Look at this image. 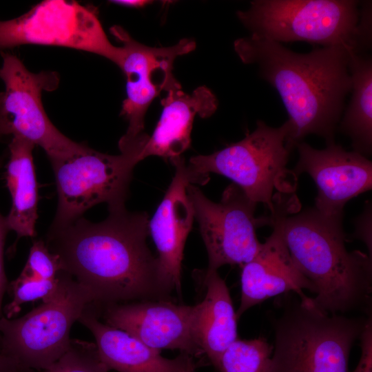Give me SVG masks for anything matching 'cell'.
<instances>
[{"label":"cell","mask_w":372,"mask_h":372,"mask_svg":"<svg viewBox=\"0 0 372 372\" xmlns=\"http://www.w3.org/2000/svg\"><path fill=\"white\" fill-rule=\"evenodd\" d=\"M108 211L100 223L82 216L49 228L45 242L58 256L61 271L88 290L99 310L114 304L169 300L157 258L147 244V213L130 212L125 206Z\"/></svg>","instance_id":"6da1fadb"},{"label":"cell","mask_w":372,"mask_h":372,"mask_svg":"<svg viewBox=\"0 0 372 372\" xmlns=\"http://www.w3.org/2000/svg\"><path fill=\"white\" fill-rule=\"evenodd\" d=\"M245 64L255 65L259 76L279 94L288 114L287 147L292 151L309 134L335 141V134L351 89L350 48H316L298 53L282 43L249 35L234 43Z\"/></svg>","instance_id":"7a4b0ae2"},{"label":"cell","mask_w":372,"mask_h":372,"mask_svg":"<svg viewBox=\"0 0 372 372\" xmlns=\"http://www.w3.org/2000/svg\"><path fill=\"white\" fill-rule=\"evenodd\" d=\"M273 199L269 225L279 229L294 264L314 286L316 304L329 313L371 315V256L347 251L343 216H327L314 207L289 216L291 198Z\"/></svg>","instance_id":"3957f363"},{"label":"cell","mask_w":372,"mask_h":372,"mask_svg":"<svg viewBox=\"0 0 372 372\" xmlns=\"http://www.w3.org/2000/svg\"><path fill=\"white\" fill-rule=\"evenodd\" d=\"M237 17L256 38L282 43L342 45L364 53L371 45V13L354 0H254Z\"/></svg>","instance_id":"277c9868"},{"label":"cell","mask_w":372,"mask_h":372,"mask_svg":"<svg viewBox=\"0 0 372 372\" xmlns=\"http://www.w3.org/2000/svg\"><path fill=\"white\" fill-rule=\"evenodd\" d=\"M297 295L273 320L268 372H349L351 349L371 315L329 313L304 293Z\"/></svg>","instance_id":"5b68a950"},{"label":"cell","mask_w":372,"mask_h":372,"mask_svg":"<svg viewBox=\"0 0 372 372\" xmlns=\"http://www.w3.org/2000/svg\"><path fill=\"white\" fill-rule=\"evenodd\" d=\"M54 295L17 319L0 318V352L31 370L43 371L70 348V334L86 307L93 302L88 290L70 275L58 273Z\"/></svg>","instance_id":"8992f818"},{"label":"cell","mask_w":372,"mask_h":372,"mask_svg":"<svg viewBox=\"0 0 372 372\" xmlns=\"http://www.w3.org/2000/svg\"><path fill=\"white\" fill-rule=\"evenodd\" d=\"M143 150L124 148L119 154L110 155L81 143L71 155L51 161L58 205L50 227L66 225L101 203H107L108 209L125 206L133 169L141 161Z\"/></svg>","instance_id":"52a82bcc"},{"label":"cell","mask_w":372,"mask_h":372,"mask_svg":"<svg viewBox=\"0 0 372 372\" xmlns=\"http://www.w3.org/2000/svg\"><path fill=\"white\" fill-rule=\"evenodd\" d=\"M287 121L278 127L258 120L245 137L208 155L192 156L187 167L195 184L205 185L215 173L231 179L253 202L273 211V189L286 172L291 150L286 145Z\"/></svg>","instance_id":"ba28073f"},{"label":"cell","mask_w":372,"mask_h":372,"mask_svg":"<svg viewBox=\"0 0 372 372\" xmlns=\"http://www.w3.org/2000/svg\"><path fill=\"white\" fill-rule=\"evenodd\" d=\"M0 141L7 136L20 137L41 147L50 161L64 158L81 145L63 134L51 122L42 103L43 91L56 90V72L34 73L14 54L0 52Z\"/></svg>","instance_id":"9c48e42d"},{"label":"cell","mask_w":372,"mask_h":372,"mask_svg":"<svg viewBox=\"0 0 372 372\" xmlns=\"http://www.w3.org/2000/svg\"><path fill=\"white\" fill-rule=\"evenodd\" d=\"M28 44L90 52L115 65L120 54L96 10L74 1H43L19 17L0 20V50Z\"/></svg>","instance_id":"30bf717a"},{"label":"cell","mask_w":372,"mask_h":372,"mask_svg":"<svg viewBox=\"0 0 372 372\" xmlns=\"http://www.w3.org/2000/svg\"><path fill=\"white\" fill-rule=\"evenodd\" d=\"M110 32L122 44L116 65L126 79L127 96L121 115L128 127L118 147L145 144L149 137L144 132L147 109L162 91L179 84L172 73L174 63L178 56L194 51L196 42L183 39L172 46L154 48L136 41L119 25L112 26Z\"/></svg>","instance_id":"8fae6325"},{"label":"cell","mask_w":372,"mask_h":372,"mask_svg":"<svg viewBox=\"0 0 372 372\" xmlns=\"http://www.w3.org/2000/svg\"><path fill=\"white\" fill-rule=\"evenodd\" d=\"M187 192L207 249V269L218 270L225 265L242 266L249 262L262 245L256 228L269 224L268 217H255L257 204L234 183L225 188L218 203L192 183Z\"/></svg>","instance_id":"7c38bea8"},{"label":"cell","mask_w":372,"mask_h":372,"mask_svg":"<svg viewBox=\"0 0 372 372\" xmlns=\"http://www.w3.org/2000/svg\"><path fill=\"white\" fill-rule=\"evenodd\" d=\"M322 149L302 141L296 145L298 161L293 172L308 174L316 185L314 208L327 216H343L351 198L371 189L372 163L354 151L331 141Z\"/></svg>","instance_id":"4fadbf2b"},{"label":"cell","mask_w":372,"mask_h":372,"mask_svg":"<svg viewBox=\"0 0 372 372\" xmlns=\"http://www.w3.org/2000/svg\"><path fill=\"white\" fill-rule=\"evenodd\" d=\"M193 306L169 300L118 303L100 309L105 323L123 330L158 351L178 349L192 356L203 353L192 331Z\"/></svg>","instance_id":"5bb4252c"},{"label":"cell","mask_w":372,"mask_h":372,"mask_svg":"<svg viewBox=\"0 0 372 372\" xmlns=\"http://www.w3.org/2000/svg\"><path fill=\"white\" fill-rule=\"evenodd\" d=\"M171 163L175 174L149 220V231L158 252L161 283L169 293L174 289L180 293L183 250L194 218L187 187L189 183L194 184V180L183 156L174 158Z\"/></svg>","instance_id":"9a60e30c"},{"label":"cell","mask_w":372,"mask_h":372,"mask_svg":"<svg viewBox=\"0 0 372 372\" xmlns=\"http://www.w3.org/2000/svg\"><path fill=\"white\" fill-rule=\"evenodd\" d=\"M256 255L242 266L241 298L236 312L237 320L251 307L264 300L289 292L316 293L312 283L294 264L277 227Z\"/></svg>","instance_id":"2e32d148"},{"label":"cell","mask_w":372,"mask_h":372,"mask_svg":"<svg viewBox=\"0 0 372 372\" xmlns=\"http://www.w3.org/2000/svg\"><path fill=\"white\" fill-rule=\"evenodd\" d=\"M79 322L92 333L99 355L110 370L118 372H187L198 365L193 356L181 353L173 359L146 345L128 333L99 320L88 304Z\"/></svg>","instance_id":"e0dca14e"},{"label":"cell","mask_w":372,"mask_h":372,"mask_svg":"<svg viewBox=\"0 0 372 372\" xmlns=\"http://www.w3.org/2000/svg\"><path fill=\"white\" fill-rule=\"evenodd\" d=\"M166 93L161 101L163 110L160 119L152 136L148 137L141 160L157 156L171 161L181 156L190 146L195 116L209 117L218 107L216 96L205 86H200L192 94H187L178 84Z\"/></svg>","instance_id":"ac0fdd59"},{"label":"cell","mask_w":372,"mask_h":372,"mask_svg":"<svg viewBox=\"0 0 372 372\" xmlns=\"http://www.w3.org/2000/svg\"><path fill=\"white\" fill-rule=\"evenodd\" d=\"M206 289L203 300L193 306L192 331L203 353L221 372V358L238 340L237 318L229 291L217 270L198 272Z\"/></svg>","instance_id":"d6986e66"},{"label":"cell","mask_w":372,"mask_h":372,"mask_svg":"<svg viewBox=\"0 0 372 372\" xmlns=\"http://www.w3.org/2000/svg\"><path fill=\"white\" fill-rule=\"evenodd\" d=\"M34 145L20 137L8 143V161L5 178L11 196L12 205L6 220L17 238L34 237L38 218V189L33 162Z\"/></svg>","instance_id":"ffe728a7"},{"label":"cell","mask_w":372,"mask_h":372,"mask_svg":"<svg viewBox=\"0 0 372 372\" xmlns=\"http://www.w3.org/2000/svg\"><path fill=\"white\" fill-rule=\"evenodd\" d=\"M349 69L351 96L338 130L351 141L353 151L366 157L372 152V59L351 52Z\"/></svg>","instance_id":"44dd1931"},{"label":"cell","mask_w":372,"mask_h":372,"mask_svg":"<svg viewBox=\"0 0 372 372\" xmlns=\"http://www.w3.org/2000/svg\"><path fill=\"white\" fill-rule=\"evenodd\" d=\"M273 347L263 338L236 340L221 358V372H268Z\"/></svg>","instance_id":"7402d4cb"},{"label":"cell","mask_w":372,"mask_h":372,"mask_svg":"<svg viewBox=\"0 0 372 372\" xmlns=\"http://www.w3.org/2000/svg\"><path fill=\"white\" fill-rule=\"evenodd\" d=\"M59 282L58 275L54 280H43L21 273L8 286L12 299L4 307L5 317L12 318L19 312L21 306L24 303L37 300H42L43 302L48 301L56 293Z\"/></svg>","instance_id":"603a6c76"},{"label":"cell","mask_w":372,"mask_h":372,"mask_svg":"<svg viewBox=\"0 0 372 372\" xmlns=\"http://www.w3.org/2000/svg\"><path fill=\"white\" fill-rule=\"evenodd\" d=\"M94 342L72 339L68 350L42 372H109Z\"/></svg>","instance_id":"cb8c5ba5"},{"label":"cell","mask_w":372,"mask_h":372,"mask_svg":"<svg viewBox=\"0 0 372 372\" xmlns=\"http://www.w3.org/2000/svg\"><path fill=\"white\" fill-rule=\"evenodd\" d=\"M61 270L58 256L50 251L45 241L34 240L21 273L43 280H54Z\"/></svg>","instance_id":"d4e9b609"},{"label":"cell","mask_w":372,"mask_h":372,"mask_svg":"<svg viewBox=\"0 0 372 372\" xmlns=\"http://www.w3.org/2000/svg\"><path fill=\"white\" fill-rule=\"evenodd\" d=\"M361 356L353 372H372V319L368 318L360 337Z\"/></svg>","instance_id":"484cf974"},{"label":"cell","mask_w":372,"mask_h":372,"mask_svg":"<svg viewBox=\"0 0 372 372\" xmlns=\"http://www.w3.org/2000/svg\"><path fill=\"white\" fill-rule=\"evenodd\" d=\"M355 225V231L354 238L363 241L368 248L371 256V203H367L364 212L359 216Z\"/></svg>","instance_id":"4316f807"},{"label":"cell","mask_w":372,"mask_h":372,"mask_svg":"<svg viewBox=\"0 0 372 372\" xmlns=\"http://www.w3.org/2000/svg\"><path fill=\"white\" fill-rule=\"evenodd\" d=\"M3 162L0 159V169L3 167ZM10 231L6 217L0 213V318L1 317L2 300L6 291L8 289V280L5 273L3 253L6 238ZM1 341V336H0Z\"/></svg>","instance_id":"83f0119b"},{"label":"cell","mask_w":372,"mask_h":372,"mask_svg":"<svg viewBox=\"0 0 372 372\" xmlns=\"http://www.w3.org/2000/svg\"><path fill=\"white\" fill-rule=\"evenodd\" d=\"M0 372H34L0 352Z\"/></svg>","instance_id":"f1b7e54d"},{"label":"cell","mask_w":372,"mask_h":372,"mask_svg":"<svg viewBox=\"0 0 372 372\" xmlns=\"http://www.w3.org/2000/svg\"><path fill=\"white\" fill-rule=\"evenodd\" d=\"M113 3L126 6L133 8H141L147 4L151 3L152 1L147 0H123V1H112Z\"/></svg>","instance_id":"f546056e"},{"label":"cell","mask_w":372,"mask_h":372,"mask_svg":"<svg viewBox=\"0 0 372 372\" xmlns=\"http://www.w3.org/2000/svg\"><path fill=\"white\" fill-rule=\"evenodd\" d=\"M195 369H190V370H189L187 372H195Z\"/></svg>","instance_id":"4dcf8cb0"}]
</instances>
